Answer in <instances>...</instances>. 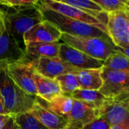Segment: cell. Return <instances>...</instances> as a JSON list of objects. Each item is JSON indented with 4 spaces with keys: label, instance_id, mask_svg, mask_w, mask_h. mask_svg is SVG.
I'll list each match as a JSON object with an SVG mask.
<instances>
[{
    "label": "cell",
    "instance_id": "836d02e7",
    "mask_svg": "<svg viewBox=\"0 0 129 129\" xmlns=\"http://www.w3.org/2000/svg\"><path fill=\"white\" fill-rule=\"evenodd\" d=\"M125 4H126V5L128 6L129 8V0H127V1H125Z\"/></svg>",
    "mask_w": 129,
    "mask_h": 129
},
{
    "label": "cell",
    "instance_id": "277c9868",
    "mask_svg": "<svg viewBox=\"0 0 129 129\" xmlns=\"http://www.w3.org/2000/svg\"><path fill=\"white\" fill-rule=\"evenodd\" d=\"M38 8L43 20L53 23L62 33L81 37H106L105 33L91 25L80 22L62 15L56 11L45 8L38 3Z\"/></svg>",
    "mask_w": 129,
    "mask_h": 129
},
{
    "label": "cell",
    "instance_id": "603a6c76",
    "mask_svg": "<svg viewBox=\"0 0 129 129\" xmlns=\"http://www.w3.org/2000/svg\"><path fill=\"white\" fill-rule=\"evenodd\" d=\"M59 85V88L62 94L69 96L75 91L80 89L76 76L74 73L64 74L56 78Z\"/></svg>",
    "mask_w": 129,
    "mask_h": 129
},
{
    "label": "cell",
    "instance_id": "2e32d148",
    "mask_svg": "<svg viewBox=\"0 0 129 129\" xmlns=\"http://www.w3.org/2000/svg\"><path fill=\"white\" fill-rule=\"evenodd\" d=\"M60 41L51 43H30L25 45L26 58L35 60L43 57H59Z\"/></svg>",
    "mask_w": 129,
    "mask_h": 129
},
{
    "label": "cell",
    "instance_id": "6da1fadb",
    "mask_svg": "<svg viewBox=\"0 0 129 129\" xmlns=\"http://www.w3.org/2000/svg\"><path fill=\"white\" fill-rule=\"evenodd\" d=\"M6 61H0V93L4 99L5 108L10 116L29 113L36 102V97L22 91L10 78Z\"/></svg>",
    "mask_w": 129,
    "mask_h": 129
},
{
    "label": "cell",
    "instance_id": "4316f807",
    "mask_svg": "<svg viewBox=\"0 0 129 129\" xmlns=\"http://www.w3.org/2000/svg\"><path fill=\"white\" fill-rule=\"evenodd\" d=\"M109 124L101 117H97L93 122L87 124L81 129H109Z\"/></svg>",
    "mask_w": 129,
    "mask_h": 129
},
{
    "label": "cell",
    "instance_id": "d6a6232c",
    "mask_svg": "<svg viewBox=\"0 0 129 129\" xmlns=\"http://www.w3.org/2000/svg\"><path fill=\"white\" fill-rule=\"evenodd\" d=\"M10 117H11V116H9V115H0V123L4 121L8 120Z\"/></svg>",
    "mask_w": 129,
    "mask_h": 129
},
{
    "label": "cell",
    "instance_id": "cb8c5ba5",
    "mask_svg": "<svg viewBox=\"0 0 129 129\" xmlns=\"http://www.w3.org/2000/svg\"><path fill=\"white\" fill-rule=\"evenodd\" d=\"M14 117L21 129H47L30 113L14 116Z\"/></svg>",
    "mask_w": 129,
    "mask_h": 129
},
{
    "label": "cell",
    "instance_id": "1f68e13d",
    "mask_svg": "<svg viewBox=\"0 0 129 129\" xmlns=\"http://www.w3.org/2000/svg\"><path fill=\"white\" fill-rule=\"evenodd\" d=\"M0 115H8L5 110V102H4V99L0 93ZM10 116V115H9Z\"/></svg>",
    "mask_w": 129,
    "mask_h": 129
},
{
    "label": "cell",
    "instance_id": "9c48e42d",
    "mask_svg": "<svg viewBox=\"0 0 129 129\" xmlns=\"http://www.w3.org/2000/svg\"><path fill=\"white\" fill-rule=\"evenodd\" d=\"M39 4L45 8L56 11L62 15L95 26L107 35L106 27L104 25L100 23L94 17L81 9L57 0H43L39 2Z\"/></svg>",
    "mask_w": 129,
    "mask_h": 129
},
{
    "label": "cell",
    "instance_id": "d6986e66",
    "mask_svg": "<svg viewBox=\"0 0 129 129\" xmlns=\"http://www.w3.org/2000/svg\"><path fill=\"white\" fill-rule=\"evenodd\" d=\"M68 97L71 98L73 100L82 102L95 110L102 108L108 100V98L103 95L99 91L86 89H78Z\"/></svg>",
    "mask_w": 129,
    "mask_h": 129
},
{
    "label": "cell",
    "instance_id": "ac0fdd59",
    "mask_svg": "<svg viewBox=\"0 0 129 129\" xmlns=\"http://www.w3.org/2000/svg\"><path fill=\"white\" fill-rule=\"evenodd\" d=\"M80 89L99 91L103 85L101 69L80 70L75 73Z\"/></svg>",
    "mask_w": 129,
    "mask_h": 129
},
{
    "label": "cell",
    "instance_id": "52a82bcc",
    "mask_svg": "<svg viewBox=\"0 0 129 129\" xmlns=\"http://www.w3.org/2000/svg\"><path fill=\"white\" fill-rule=\"evenodd\" d=\"M97 112V116L103 118L110 127L122 123L129 116V91L108 98L104 106Z\"/></svg>",
    "mask_w": 129,
    "mask_h": 129
},
{
    "label": "cell",
    "instance_id": "4dcf8cb0",
    "mask_svg": "<svg viewBox=\"0 0 129 129\" xmlns=\"http://www.w3.org/2000/svg\"><path fill=\"white\" fill-rule=\"evenodd\" d=\"M116 48L129 59V45H122L119 47H116Z\"/></svg>",
    "mask_w": 129,
    "mask_h": 129
},
{
    "label": "cell",
    "instance_id": "e0dca14e",
    "mask_svg": "<svg viewBox=\"0 0 129 129\" xmlns=\"http://www.w3.org/2000/svg\"><path fill=\"white\" fill-rule=\"evenodd\" d=\"M33 79L37 91V96L43 101L49 102L56 97L62 94L59 85L56 79H52L39 74L36 70Z\"/></svg>",
    "mask_w": 129,
    "mask_h": 129
},
{
    "label": "cell",
    "instance_id": "8fae6325",
    "mask_svg": "<svg viewBox=\"0 0 129 129\" xmlns=\"http://www.w3.org/2000/svg\"><path fill=\"white\" fill-rule=\"evenodd\" d=\"M60 30L51 22L43 20L24 35V45L30 43H51L60 41Z\"/></svg>",
    "mask_w": 129,
    "mask_h": 129
},
{
    "label": "cell",
    "instance_id": "7402d4cb",
    "mask_svg": "<svg viewBox=\"0 0 129 129\" xmlns=\"http://www.w3.org/2000/svg\"><path fill=\"white\" fill-rule=\"evenodd\" d=\"M103 67L129 74V59L122 52L118 51L117 48L114 53L103 61Z\"/></svg>",
    "mask_w": 129,
    "mask_h": 129
},
{
    "label": "cell",
    "instance_id": "5bb4252c",
    "mask_svg": "<svg viewBox=\"0 0 129 129\" xmlns=\"http://www.w3.org/2000/svg\"><path fill=\"white\" fill-rule=\"evenodd\" d=\"M43 126L47 129H67L68 119L50 111L40 104L36 99V102L29 112Z\"/></svg>",
    "mask_w": 129,
    "mask_h": 129
},
{
    "label": "cell",
    "instance_id": "9a60e30c",
    "mask_svg": "<svg viewBox=\"0 0 129 129\" xmlns=\"http://www.w3.org/2000/svg\"><path fill=\"white\" fill-rule=\"evenodd\" d=\"M24 59H26L24 50L5 30L0 37V61L11 63Z\"/></svg>",
    "mask_w": 129,
    "mask_h": 129
},
{
    "label": "cell",
    "instance_id": "4fadbf2b",
    "mask_svg": "<svg viewBox=\"0 0 129 129\" xmlns=\"http://www.w3.org/2000/svg\"><path fill=\"white\" fill-rule=\"evenodd\" d=\"M97 118V110L81 101L73 100L72 108L68 117V128L81 129Z\"/></svg>",
    "mask_w": 129,
    "mask_h": 129
},
{
    "label": "cell",
    "instance_id": "7c38bea8",
    "mask_svg": "<svg viewBox=\"0 0 129 129\" xmlns=\"http://www.w3.org/2000/svg\"><path fill=\"white\" fill-rule=\"evenodd\" d=\"M33 62L35 70L39 74L52 79L80 70L59 57H43L33 60Z\"/></svg>",
    "mask_w": 129,
    "mask_h": 129
},
{
    "label": "cell",
    "instance_id": "ffe728a7",
    "mask_svg": "<svg viewBox=\"0 0 129 129\" xmlns=\"http://www.w3.org/2000/svg\"><path fill=\"white\" fill-rule=\"evenodd\" d=\"M62 2L69 5L81 9L106 27L108 20V14L103 11V9L94 2L90 0H61Z\"/></svg>",
    "mask_w": 129,
    "mask_h": 129
},
{
    "label": "cell",
    "instance_id": "5b68a950",
    "mask_svg": "<svg viewBox=\"0 0 129 129\" xmlns=\"http://www.w3.org/2000/svg\"><path fill=\"white\" fill-rule=\"evenodd\" d=\"M7 72L13 82L24 92L37 96L33 79L35 68L33 62L28 59L7 64Z\"/></svg>",
    "mask_w": 129,
    "mask_h": 129
},
{
    "label": "cell",
    "instance_id": "d4e9b609",
    "mask_svg": "<svg viewBox=\"0 0 129 129\" xmlns=\"http://www.w3.org/2000/svg\"><path fill=\"white\" fill-rule=\"evenodd\" d=\"M106 13H112L127 8L125 1L122 0H94Z\"/></svg>",
    "mask_w": 129,
    "mask_h": 129
},
{
    "label": "cell",
    "instance_id": "7a4b0ae2",
    "mask_svg": "<svg viewBox=\"0 0 129 129\" xmlns=\"http://www.w3.org/2000/svg\"><path fill=\"white\" fill-rule=\"evenodd\" d=\"M5 30L24 50V35L34 25L43 20V15L36 5L10 8L5 11Z\"/></svg>",
    "mask_w": 129,
    "mask_h": 129
},
{
    "label": "cell",
    "instance_id": "f546056e",
    "mask_svg": "<svg viewBox=\"0 0 129 129\" xmlns=\"http://www.w3.org/2000/svg\"><path fill=\"white\" fill-rule=\"evenodd\" d=\"M109 129H129V116L122 123L111 126Z\"/></svg>",
    "mask_w": 129,
    "mask_h": 129
},
{
    "label": "cell",
    "instance_id": "ba28073f",
    "mask_svg": "<svg viewBox=\"0 0 129 129\" xmlns=\"http://www.w3.org/2000/svg\"><path fill=\"white\" fill-rule=\"evenodd\" d=\"M103 85L99 91L107 98H113L129 91V74L101 68Z\"/></svg>",
    "mask_w": 129,
    "mask_h": 129
},
{
    "label": "cell",
    "instance_id": "30bf717a",
    "mask_svg": "<svg viewBox=\"0 0 129 129\" xmlns=\"http://www.w3.org/2000/svg\"><path fill=\"white\" fill-rule=\"evenodd\" d=\"M59 57L78 70L101 69L103 65V61L96 60L64 42L60 44Z\"/></svg>",
    "mask_w": 129,
    "mask_h": 129
},
{
    "label": "cell",
    "instance_id": "44dd1931",
    "mask_svg": "<svg viewBox=\"0 0 129 129\" xmlns=\"http://www.w3.org/2000/svg\"><path fill=\"white\" fill-rule=\"evenodd\" d=\"M36 99L40 104L50 111L68 119L73 105V99L71 98L62 94L49 102L43 101L45 102L44 104L42 103L41 99L38 96L36 97Z\"/></svg>",
    "mask_w": 129,
    "mask_h": 129
},
{
    "label": "cell",
    "instance_id": "8992f818",
    "mask_svg": "<svg viewBox=\"0 0 129 129\" xmlns=\"http://www.w3.org/2000/svg\"><path fill=\"white\" fill-rule=\"evenodd\" d=\"M107 36L116 47L129 45V8L108 14Z\"/></svg>",
    "mask_w": 129,
    "mask_h": 129
},
{
    "label": "cell",
    "instance_id": "83f0119b",
    "mask_svg": "<svg viewBox=\"0 0 129 129\" xmlns=\"http://www.w3.org/2000/svg\"><path fill=\"white\" fill-rule=\"evenodd\" d=\"M3 129H21V128L16 123V122L14 120V117L13 116H11L8 119V122L5 123V125Z\"/></svg>",
    "mask_w": 129,
    "mask_h": 129
},
{
    "label": "cell",
    "instance_id": "3957f363",
    "mask_svg": "<svg viewBox=\"0 0 129 129\" xmlns=\"http://www.w3.org/2000/svg\"><path fill=\"white\" fill-rule=\"evenodd\" d=\"M60 40L84 54L103 62L116 51V47L109 36L81 37L62 33Z\"/></svg>",
    "mask_w": 129,
    "mask_h": 129
},
{
    "label": "cell",
    "instance_id": "484cf974",
    "mask_svg": "<svg viewBox=\"0 0 129 129\" xmlns=\"http://www.w3.org/2000/svg\"><path fill=\"white\" fill-rule=\"evenodd\" d=\"M38 3L39 1L37 0H0V6L10 8L36 5Z\"/></svg>",
    "mask_w": 129,
    "mask_h": 129
},
{
    "label": "cell",
    "instance_id": "f1b7e54d",
    "mask_svg": "<svg viewBox=\"0 0 129 129\" xmlns=\"http://www.w3.org/2000/svg\"><path fill=\"white\" fill-rule=\"evenodd\" d=\"M5 31V12L4 10L0 7V37L2 36L4 32Z\"/></svg>",
    "mask_w": 129,
    "mask_h": 129
}]
</instances>
